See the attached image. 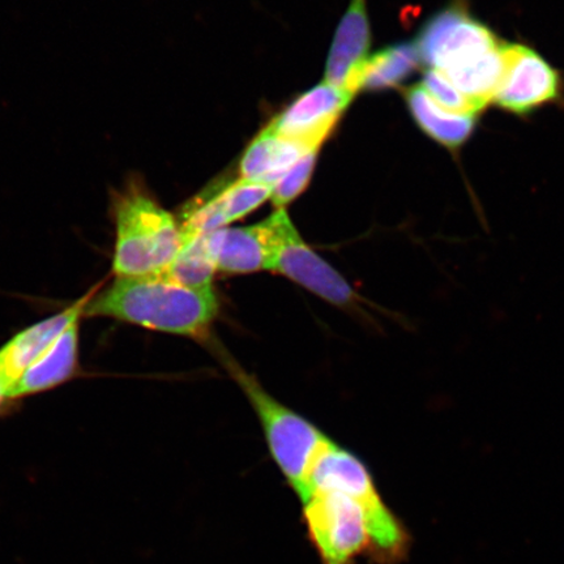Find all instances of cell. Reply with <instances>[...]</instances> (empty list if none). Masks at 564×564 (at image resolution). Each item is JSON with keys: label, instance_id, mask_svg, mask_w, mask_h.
Segmentation results:
<instances>
[{"label": "cell", "instance_id": "1", "mask_svg": "<svg viewBox=\"0 0 564 564\" xmlns=\"http://www.w3.org/2000/svg\"><path fill=\"white\" fill-rule=\"evenodd\" d=\"M302 523L322 564H400L408 560L411 532L377 488L373 478L349 491L317 489L302 502Z\"/></svg>", "mask_w": 564, "mask_h": 564}, {"label": "cell", "instance_id": "2", "mask_svg": "<svg viewBox=\"0 0 564 564\" xmlns=\"http://www.w3.org/2000/svg\"><path fill=\"white\" fill-rule=\"evenodd\" d=\"M414 45L421 63L446 76L479 111L492 102L502 80L505 44L460 3L430 19Z\"/></svg>", "mask_w": 564, "mask_h": 564}, {"label": "cell", "instance_id": "3", "mask_svg": "<svg viewBox=\"0 0 564 564\" xmlns=\"http://www.w3.org/2000/svg\"><path fill=\"white\" fill-rule=\"evenodd\" d=\"M84 316L110 317L202 340L217 319L218 300L214 288H189L166 276L117 278L104 292L91 295Z\"/></svg>", "mask_w": 564, "mask_h": 564}, {"label": "cell", "instance_id": "4", "mask_svg": "<svg viewBox=\"0 0 564 564\" xmlns=\"http://www.w3.org/2000/svg\"><path fill=\"white\" fill-rule=\"evenodd\" d=\"M116 278L164 276L182 245L180 221L132 181L112 197Z\"/></svg>", "mask_w": 564, "mask_h": 564}, {"label": "cell", "instance_id": "5", "mask_svg": "<svg viewBox=\"0 0 564 564\" xmlns=\"http://www.w3.org/2000/svg\"><path fill=\"white\" fill-rule=\"evenodd\" d=\"M225 366L249 399L262 423L273 462L302 503L308 496L310 477L317 457L333 440L314 423L281 404L256 378L231 362L230 358H227Z\"/></svg>", "mask_w": 564, "mask_h": 564}, {"label": "cell", "instance_id": "6", "mask_svg": "<svg viewBox=\"0 0 564 564\" xmlns=\"http://www.w3.org/2000/svg\"><path fill=\"white\" fill-rule=\"evenodd\" d=\"M272 257L270 271L282 274L308 292L338 307H355L358 294L340 272L317 256L295 229L285 209L270 216Z\"/></svg>", "mask_w": 564, "mask_h": 564}, {"label": "cell", "instance_id": "7", "mask_svg": "<svg viewBox=\"0 0 564 564\" xmlns=\"http://www.w3.org/2000/svg\"><path fill=\"white\" fill-rule=\"evenodd\" d=\"M503 62L502 80L492 100L499 109L527 117L561 100L562 75L534 48L505 44Z\"/></svg>", "mask_w": 564, "mask_h": 564}, {"label": "cell", "instance_id": "8", "mask_svg": "<svg viewBox=\"0 0 564 564\" xmlns=\"http://www.w3.org/2000/svg\"><path fill=\"white\" fill-rule=\"evenodd\" d=\"M352 97L349 91L324 82L299 97L267 129L308 150H319Z\"/></svg>", "mask_w": 564, "mask_h": 564}, {"label": "cell", "instance_id": "9", "mask_svg": "<svg viewBox=\"0 0 564 564\" xmlns=\"http://www.w3.org/2000/svg\"><path fill=\"white\" fill-rule=\"evenodd\" d=\"M272 192L273 187L270 185L239 178L227 187L197 196L181 212L182 235H200L224 229L271 199Z\"/></svg>", "mask_w": 564, "mask_h": 564}, {"label": "cell", "instance_id": "10", "mask_svg": "<svg viewBox=\"0 0 564 564\" xmlns=\"http://www.w3.org/2000/svg\"><path fill=\"white\" fill-rule=\"evenodd\" d=\"M370 45L371 34L366 0H351L347 13L337 28L334 44L329 51L326 83L356 96L359 75L369 58Z\"/></svg>", "mask_w": 564, "mask_h": 564}, {"label": "cell", "instance_id": "11", "mask_svg": "<svg viewBox=\"0 0 564 564\" xmlns=\"http://www.w3.org/2000/svg\"><path fill=\"white\" fill-rule=\"evenodd\" d=\"M91 295L94 292L83 295L65 312L26 327L0 348V373L11 386V392L23 373L52 347L69 324L82 319Z\"/></svg>", "mask_w": 564, "mask_h": 564}, {"label": "cell", "instance_id": "12", "mask_svg": "<svg viewBox=\"0 0 564 564\" xmlns=\"http://www.w3.org/2000/svg\"><path fill=\"white\" fill-rule=\"evenodd\" d=\"M80 321L70 323L52 347L23 373L13 387L10 399L52 390L74 377L79 364Z\"/></svg>", "mask_w": 564, "mask_h": 564}, {"label": "cell", "instance_id": "13", "mask_svg": "<svg viewBox=\"0 0 564 564\" xmlns=\"http://www.w3.org/2000/svg\"><path fill=\"white\" fill-rule=\"evenodd\" d=\"M272 239L270 217L252 227L221 229L218 272L249 274L270 271Z\"/></svg>", "mask_w": 564, "mask_h": 564}, {"label": "cell", "instance_id": "14", "mask_svg": "<svg viewBox=\"0 0 564 564\" xmlns=\"http://www.w3.org/2000/svg\"><path fill=\"white\" fill-rule=\"evenodd\" d=\"M409 111L430 139L449 151H457L474 135L478 116L454 115L436 104L422 84L405 91Z\"/></svg>", "mask_w": 564, "mask_h": 564}, {"label": "cell", "instance_id": "15", "mask_svg": "<svg viewBox=\"0 0 564 564\" xmlns=\"http://www.w3.org/2000/svg\"><path fill=\"white\" fill-rule=\"evenodd\" d=\"M310 151L307 147L264 129L247 148L241 161L242 180L272 187Z\"/></svg>", "mask_w": 564, "mask_h": 564}, {"label": "cell", "instance_id": "16", "mask_svg": "<svg viewBox=\"0 0 564 564\" xmlns=\"http://www.w3.org/2000/svg\"><path fill=\"white\" fill-rule=\"evenodd\" d=\"M221 229L182 235V245L164 276L195 289H210L218 272Z\"/></svg>", "mask_w": 564, "mask_h": 564}, {"label": "cell", "instance_id": "17", "mask_svg": "<svg viewBox=\"0 0 564 564\" xmlns=\"http://www.w3.org/2000/svg\"><path fill=\"white\" fill-rule=\"evenodd\" d=\"M414 44H397L369 56L359 75L357 90H384L403 84L420 66Z\"/></svg>", "mask_w": 564, "mask_h": 564}, {"label": "cell", "instance_id": "18", "mask_svg": "<svg viewBox=\"0 0 564 564\" xmlns=\"http://www.w3.org/2000/svg\"><path fill=\"white\" fill-rule=\"evenodd\" d=\"M422 87L426 89L430 97L454 115L460 116H479L476 105L468 100L460 90H458L446 76L438 70L427 69L423 77Z\"/></svg>", "mask_w": 564, "mask_h": 564}, {"label": "cell", "instance_id": "19", "mask_svg": "<svg viewBox=\"0 0 564 564\" xmlns=\"http://www.w3.org/2000/svg\"><path fill=\"white\" fill-rule=\"evenodd\" d=\"M317 151H310L273 187L272 203L276 209H285L289 203L305 192L315 167Z\"/></svg>", "mask_w": 564, "mask_h": 564}]
</instances>
